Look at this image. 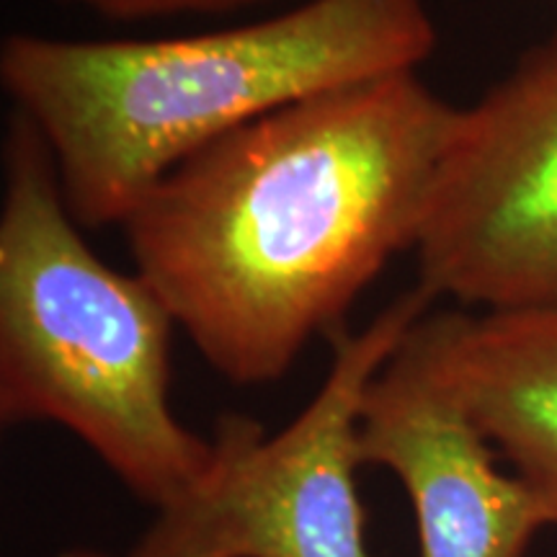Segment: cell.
I'll return each mask as SVG.
<instances>
[{"mask_svg":"<svg viewBox=\"0 0 557 557\" xmlns=\"http://www.w3.org/2000/svg\"><path fill=\"white\" fill-rule=\"evenodd\" d=\"M426 0H308L278 16L165 39L9 34L0 86L39 132L83 230L124 225L176 165L271 111L421 70Z\"/></svg>","mask_w":557,"mask_h":557,"instance_id":"7a4b0ae2","label":"cell"},{"mask_svg":"<svg viewBox=\"0 0 557 557\" xmlns=\"http://www.w3.org/2000/svg\"><path fill=\"white\" fill-rule=\"evenodd\" d=\"M58 557H107L101 553H88V549H70V553H62Z\"/></svg>","mask_w":557,"mask_h":557,"instance_id":"9c48e42d","label":"cell"},{"mask_svg":"<svg viewBox=\"0 0 557 557\" xmlns=\"http://www.w3.org/2000/svg\"><path fill=\"white\" fill-rule=\"evenodd\" d=\"M60 3L83 5V9L111 21H150L186 16V13H222L246 9V5L261 3V0H60Z\"/></svg>","mask_w":557,"mask_h":557,"instance_id":"ba28073f","label":"cell"},{"mask_svg":"<svg viewBox=\"0 0 557 557\" xmlns=\"http://www.w3.org/2000/svg\"><path fill=\"white\" fill-rule=\"evenodd\" d=\"M436 318L465 406L557 527V308Z\"/></svg>","mask_w":557,"mask_h":557,"instance_id":"52a82bcc","label":"cell"},{"mask_svg":"<svg viewBox=\"0 0 557 557\" xmlns=\"http://www.w3.org/2000/svg\"><path fill=\"white\" fill-rule=\"evenodd\" d=\"M459 109L395 73L271 111L194 152L124 235L220 377L269 385L416 250Z\"/></svg>","mask_w":557,"mask_h":557,"instance_id":"6da1fadb","label":"cell"},{"mask_svg":"<svg viewBox=\"0 0 557 557\" xmlns=\"http://www.w3.org/2000/svg\"><path fill=\"white\" fill-rule=\"evenodd\" d=\"M359 449L364 468L393 472L408 493L418 557H524L549 527L465 406L436 312L418 320L369 382Z\"/></svg>","mask_w":557,"mask_h":557,"instance_id":"8992f818","label":"cell"},{"mask_svg":"<svg viewBox=\"0 0 557 557\" xmlns=\"http://www.w3.org/2000/svg\"><path fill=\"white\" fill-rule=\"evenodd\" d=\"M413 253L459 308H557V32L459 109Z\"/></svg>","mask_w":557,"mask_h":557,"instance_id":"5b68a950","label":"cell"},{"mask_svg":"<svg viewBox=\"0 0 557 557\" xmlns=\"http://www.w3.org/2000/svg\"><path fill=\"white\" fill-rule=\"evenodd\" d=\"M436 302L413 284L361 331L333 333L323 385L276 434L222 418L205 480L160 508L129 557H374L357 480L361 403Z\"/></svg>","mask_w":557,"mask_h":557,"instance_id":"277c9868","label":"cell"},{"mask_svg":"<svg viewBox=\"0 0 557 557\" xmlns=\"http://www.w3.org/2000/svg\"><path fill=\"white\" fill-rule=\"evenodd\" d=\"M163 297L83 238L39 132L13 114L0 201V421L54 423L124 487L169 508L214 462V442L173 413Z\"/></svg>","mask_w":557,"mask_h":557,"instance_id":"3957f363","label":"cell"}]
</instances>
